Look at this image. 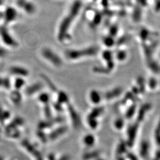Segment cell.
Segmentation results:
<instances>
[{
	"instance_id": "cell-1",
	"label": "cell",
	"mask_w": 160,
	"mask_h": 160,
	"mask_svg": "<svg viewBox=\"0 0 160 160\" xmlns=\"http://www.w3.org/2000/svg\"><path fill=\"white\" fill-rule=\"evenodd\" d=\"M42 55L47 61L56 67H59L62 64V61L59 57L51 49L45 48L43 49L42 51Z\"/></svg>"
},
{
	"instance_id": "cell-2",
	"label": "cell",
	"mask_w": 160,
	"mask_h": 160,
	"mask_svg": "<svg viewBox=\"0 0 160 160\" xmlns=\"http://www.w3.org/2000/svg\"><path fill=\"white\" fill-rule=\"evenodd\" d=\"M0 35L2 38V40H4V42L7 43V45H15L14 44V40H12L13 39H12V37L10 36V34L8 33V32H7L6 30L4 29H2L1 30V32H0Z\"/></svg>"
},
{
	"instance_id": "cell-3",
	"label": "cell",
	"mask_w": 160,
	"mask_h": 160,
	"mask_svg": "<svg viewBox=\"0 0 160 160\" xmlns=\"http://www.w3.org/2000/svg\"><path fill=\"white\" fill-rule=\"evenodd\" d=\"M11 72L13 74L16 75L18 76H22L24 77L27 76L29 72L26 69L23 68V67H14L11 68Z\"/></svg>"
},
{
	"instance_id": "cell-4",
	"label": "cell",
	"mask_w": 160,
	"mask_h": 160,
	"mask_svg": "<svg viewBox=\"0 0 160 160\" xmlns=\"http://www.w3.org/2000/svg\"><path fill=\"white\" fill-rule=\"evenodd\" d=\"M148 143L143 142L141 146V154L142 157H145L148 154Z\"/></svg>"
},
{
	"instance_id": "cell-5",
	"label": "cell",
	"mask_w": 160,
	"mask_h": 160,
	"mask_svg": "<svg viewBox=\"0 0 160 160\" xmlns=\"http://www.w3.org/2000/svg\"><path fill=\"white\" fill-rule=\"evenodd\" d=\"M94 141H95L94 138L92 135H87L84 139V142H85L86 145H88V146L93 145L94 143Z\"/></svg>"
},
{
	"instance_id": "cell-6",
	"label": "cell",
	"mask_w": 160,
	"mask_h": 160,
	"mask_svg": "<svg viewBox=\"0 0 160 160\" xmlns=\"http://www.w3.org/2000/svg\"><path fill=\"white\" fill-rule=\"evenodd\" d=\"M24 81H23L22 78V79H21V78H18V79L16 81L15 86H16V87L17 88L19 89V88H20L21 87H22V86L24 85Z\"/></svg>"
},
{
	"instance_id": "cell-7",
	"label": "cell",
	"mask_w": 160,
	"mask_h": 160,
	"mask_svg": "<svg viewBox=\"0 0 160 160\" xmlns=\"http://www.w3.org/2000/svg\"><path fill=\"white\" fill-rule=\"evenodd\" d=\"M48 98H49V97L46 94H42L41 96L39 97V99H40V101L43 102L44 103H46V102L48 100Z\"/></svg>"
},
{
	"instance_id": "cell-8",
	"label": "cell",
	"mask_w": 160,
	"mask_h": 160,
	"mask_svg": "<svg viewBox=\"0 0 160 160\" xmlns=\"http://www.w3.org/2000/svg\"></svg>"
}]
</instances>
